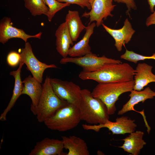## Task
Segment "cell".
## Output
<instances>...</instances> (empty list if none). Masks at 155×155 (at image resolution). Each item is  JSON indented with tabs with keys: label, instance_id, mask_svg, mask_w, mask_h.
Returning <instances> with one entry per match:
<instances>
[{
	"label": "cell",
	"instance_id": "6da1fadb",
	"mask_svg": "<svg viewBox=\"0 0 155 155\" xmlns=\"http://www.w3.org/2000/svg\"><path fill=\"white\" fill-rule=\"evenodd\" d=\"M135 71L127 63H108L92 72L81 71L79 78L83 80H90L98 83L126 82L133 80Z\"/></svg>",
	"mask_w": 155,
	"mask_h": 155
},
{
	"label": "cell",
	"instance_id": "7a4b0ae2",
	"mask_svg": "<svg viewBox=\"0 0 155 155\" xmlns=\"http://www.w3.org/2000/svg\"><path fill=\"white\" fill-rule=\"evenodd\" d=\"M81 120L91 125L104 124L109 120L107 107L100 99L94 97L88 89H82L78 105Z\"/></svg>",
	"mask_w": 155,
	"mask_h": 155
},
{
	"label": "cell",
	"instance_id": "3957f363",
	"mask_svg": "<svg viewBox=\"0 0 155 155\" xmlns=\"http://www.w3.org/2000/svg\"><path fill=\"white\" fill-rule=\"evenodd\" d=\"M50 79L49 77L46 76L42 85L43 91L38 105L35 106L31 105V111L40 123H44L57 110L68 103L57 96L51 85Z\"/></svg>",
	"mask_w": 155,
	"mask_h": 155
},
{
	"label": "cell",
	"instance_id": "277c9868",
	"mask_svg": "<svg viewBox=\"0 0 155 155\" xmlns=\"http://www.w3.org/2000/svg\"><path fill=\"white\" fill-rule=\"evenodd\" d=\"M135 85L134 80L120 83H98L93 89L92 94L100 99L106 106L109 115L114 114L116 109L115 104L122 94L131 92Z\"/></svg>",
	"mask_w": 155,
	"mask_h": 155
},
{
	"label": "cell",
	"instance_id": "5b68a950",
	"mask_svg": "<svg viewBox=\"0 0 155 155\" xmlns=\"http://www.w3.org/2000/svg\"><path fill=\"white\" fill-rule=\"evenodd\" d=\"M81 121L78 107L68 103L44 123L49 129L63 132L76 127Z\"/></svg>",
	"mask_w": 155,
	"mask_h": 155
},
{
	"label": "cell",
	"instance_id": "8992f818",
	"mask_svg": "<svg viewBox=\"0 0 155 155\" xmlns=\"http://www.w3.org/2000/svg\"><path fill=\"white\" fill-rule=\"evenodd\" d=\"M60 63L61 64L73 63L82 67L83 71L91 72L98 70L106 63H119L122 62L120 60L109 58L104 55L98 57L92 53L80 57L63 58Z\"/></svg>",
	"mask_w": 155,
	"mask_h": 155
},
{
	"label": "cell",
	"instance_id": "52a82bcc",
	"mask_svg": "<svg viewBox=\"0 0 155 155\" xmlns=\"http://www.w3.org/2000/svg\"><path fill=\"white\" fill-rule=\"evenodd\" d=\"M53 90L61 100L78 106L81 98L80 87L71 82L56 78L50 79Z\"/></svg>",
	"mask_w": 155,
	"mask_h": 155
},
{
	"label": "cell",
	"instance_id": "ba28073f",
	"mask_svg": "<svg viewBox=\"0 0 155 155\" xmlns=\"http://www.w3.org/2000/svg\"><path fill=\"white\" fill-rule=\"evenodd\" d=\"M113 0H89L91 9L89 11L85 12L82 17L89 18L90 24L96 22V26L99 27L103 23L104 20L108 17H113L111 12L116 5L113 4Z\"/></svg>",
	"mask_w": 155,
	"mask_h": 155
},
{
	"label": "cell",
	"instance_id": "9c48e42d",
	"mask_svg": "<svg viewBox=\"0 0 155 155\" xmlns=\"http://www.w3.org/2000/svg\"><path fill=\"white\" fill-rule=\"evenodd\" d=\"M20 54V61L27 66V69L32 73L33 76L42 83L43 74L44 71L49 68H58L55 65H47L39 61L34 55L31 45L29 42H26Z\"/></svg>",
	"mask_w": 155,
	"mask_h": 155
},
{
	"label": "cell",
	"instance_id": "30bf717a",
	"mask_svg": "<svg viewBox=\"0 0 155 155\" xmlns=\"http://www.w3.org/2000/svg\"><path fill=\"white\" fill-rule=\"evenodd\" d=\"M135 120H132L127 116L117 117L115 122L109 120L104 124L90 125L83 124L82 127L85 130H92L98 132L103 128H106L111 131L113 135L124 134L131 133L135 131L137 127L135 123Z\"/></svg>",
	"mask_w": 155,
	"mask_h": 155
},
{
	"label": "cell",
	"instance_id": "8fae6325",
	"mask_svg": "<svg viewBox=\"0 0 155 155\" xmlns=\"http://www.w3.org/2000/svg\"><path fill=\"white\" fill-rule=\"evenodd\" d=\"M42 33L40 32L33 35L26 34L22 29L17 28L12 25L11 18L4 17L0 23V42L5 44L10 39L13 38H20L26 42L30 38L40 39Z\"/></svg>",
	"mask_w": 155,
	"mask_h": 155
},
{
	"label": "cell",
	"instance_id": "7c38bea8",
	"mask_svg": "<svg viewBox=\"0 0 155 155\" xmlns=\"http://www.w3.org/2000/svg\"><path fill=\"white\" fill-rule=\"evenodd\" d=\"M63 145L62 140L46 137L36 143L29 155H66L63 152Z\"/></svg>",
	"mask_w": 155,
	"mask_h": 155
},
{
	"label": "cell",
	"instance_id": "4fadbf2b",
	"mask_svg": "<svg viewBox=\"0 0 155 155\" xmlns=\"http://www.w3.org/2000/svg\"><path fill=\"white\" fill-rule=\"evenodd\" d=\"M105 31L110 34L115 41V46L118 51H121L122 46L127 44L131 40L135 32L127 18L124 22L123 27L119 29L111 28L103 23L102 25Z\"/></svg>",
	"mask_w": 155,
	"mask_h": 155
},
{
	"label": "cell",
	"instance_id": "5bb4252c",
	"mask_svg": "<svg viewBox=\"0 0 155 155\" xmlns=\"http://www.w3.org/2000/svg\"><path fill=\"white\" fill-rule=\"evenodd\" d=\"M56 49L58 52L65 58L68 55L70 45H73L71 38L65 22L61 24L56 31Z\"/></svg>",
	"mask_w": 155,
	"mask_h": 155
},
{
	"label": "cell",
	"instance_id": "9a60e30c",
	"mask_svg": "<svg viewBox=\"0 0 155 155\" xmlns=\"http://www.w3.org/2000/svg\"><path fill=\"white\" fill-rule=\"evenodd\" d=\"M152 66L144 63L137 64L135 69L133 90L141 91L149 83L155 82V75L152 72Z\"/></svg>",
	"mask_w": 155,
	"mask_h": 155
},
{
	"label": "cell",
	"instance_id": "2e32d148",
	"mask_svg": "<svg viewBox=\"0 0 155 155\" xmlns=\"http://www.w3.org/2000/svg\"><path fill=\"white\" fill-rule=\"evenodd\" d=\"M96 26L94 22L88 24L82 39L70 48L68 55L71 57H78L92 53L91 48L89 44V40Z\"/></svg>",
	"mask_w": 155,
	"mask_h": 155
},
{
	"label": "cell",
	"instance_id": "e0dca14e",
	"mask_svg": "<svg viewBox=\"0 0 155 155\" xmlns=\"http://www.w3.org/2000/svg\"><path fill=\"white\" fill-rule=\"evenodd\" d=\"M130 92L129 95L130 97L129 100L123 106L121 109L118 111V115H123L130 111H135L134 108L135 105L140 102L144 103L146 100L153 99L155 97V92L152 90L149 87L142 90L138 91L133 90Z\"/></svg>",
	"mask_w": 155,
	"mask_h": 155
},
{
	"label": "cell",
	"instance_id": "ac0fdd59",
	"mask_svg": "<svg viewBox=\"0 0 155 155\" xmlns=\"http://www.w3.org/2000/svg\"><path fill=\"white\" fill-rule=\"evenodd\" d=\"M24 63L21 61L20 63L18 69L16 71H11L10 75L14 78L15 82L13 94L11 99L6 108L0 116V120L4 121L6 120V116L15 104L17 100L22 94L24 85L21 78V70Z\"/></svg>",
	"mask_w": 155,
	"mask_h": 155
},
{
	"label": "cell",
	"instance_id": "d6986e66",
	"mask_svg": "<svg viewBox=\"0 0 155 155\" xmlns=\"http://www.w3.org/2000/svg\"><path fill=\"white\" fill-rule=\"evenodd\" d=\"M144 135V132L140 131L131 133L128 136L121 140L124 142L122 146L119 147L131 155H138L140 154L141 150L146 144L143 139Z\"/></svg>",
	"mask_w": 155,
	"mask_h": 155
},
{
	"label": "cell",
	"instance_id": "ffe728a7",
	"mask_svg": "<svg viewBox=\"0 0 155 155\" xmlns=\"http://www.w3.org/2000/svg\"><path fill=\"white\" fill-rule=\"evenodd\" d=\"M64 148L68 150L66 155H89L86 142L75 135L62 137Z\"/></svg>",
	"mask_w": 155,
	"mask_h": 155
},
{
	"label": "cell",
	"instance_id": "44dd1931",
	"mask_svg": "<svg viewBox=\"0 0 155 155\" xmlns=\"http://www.w3.org/2000/svg\"><path fill=\"white\" fill-rule=\"evenodd\" d=\"M22 82L24 86L22 94L29 96L32 100L31 105L36 106L38 104L43 91L41 83L31 75L26 78Z\"/></svg>",
	"mask_w": 155,
	"mask_h": 155
},
{
	"label": "cell",
	"instance_id": "7402d4cb",
	"mask_svg": "<svg viewBox=\"0 0 155 155\" xmlns=\"http://www.w3.org/2000/svg\"><path fill=\"white\" fill-rule=\"evenodd\" d=\"M65 22L73 41H76L81 33L86 28L81 21L78 11L69 10L66 16Z\"/></svg>",
	"mask_w": 155,
	"mask_h": 155
},
{
	"label": "cell",
	"instance_id": "603a6c76",
	"mask_svg": "<svg viewBox=\"0 0 155 155\" xmlns=\"http://www.w3.org/2000/svg\"><path fill=\"white\" fill-rule=\"evenodd\" d=\"M25 7L33 16L42 14L47 16L49 12L48 7L43 0H24Z\"/></svg>",
	"mask_w": 155,
	"mask_h": 155
},
{
	"label": "cell",
	"instance_id": "cb8c5ba5",
	"mask_svg": "<svg viewBox=\"0 0 155 155\" xmlns=\"http://www.w3.org/2000/svg\"><path fill=\"white\" fill-rule=\"evenodd\" d=\"M49 8L48 14L47 16L49 22L52 20L55 14L63 8L69 6L70 4L62 3L57 0H43Z\"/></svg>",
	"mask_w": 155,
	"mask_h": 155
},
{
	"label": "cell",
	"instance_id": "d4e9b609",
	"mask_svg": "<svg viewBox=\"0 0 155 155\" xmlns=\"http://www.w3.org/2000/svg\"><path fill=\"white\" fill-rule=\"evenodd\" d=\"M120 58L136 64L139 61L150 59L155 60V53L151 56H143L135 53L132 51L126 50L125 53L121 56Z\"/></svg>",
	"mask_w": 155,
	"mask_h": 155
},
{
	"label": "cell",
	"instance_id": "484cf974",
	"mask_svg": "<svg viewBox=\"0 0 155 155\" xmlns=\"http://www.w3.org/2000/svg\"><path fill=\"white\" fill-rule=\"evenodd\" d=\"M21 60L20 54L14 51L9 52L7 57V61L10 66L15 67L20 63Z\"/></svg>",
	"mask_w": 155,
	"mask_h": 155
},
{
	"label": "cell",
	"instance_id": "4316f807",
	"mask_svg": "<svg viewBox=\"0 0 155 155\" xmlns=\"http://www.w3.org/2000/svg\"><path fill=\"white\" fill-rule=\"evenodd\" d=\"M60 2H65L71 4L78 5L82 8H87L88 9H91L89 0H57Z\"/></svg>",
	"mask_w": 155,
	"mask_h": 155
},
{
	"label": "cell",
	"instance_id": "83f0119b",
	"mask_svg": "<svg viewBox=\"0 0 155 155\" xmlns=\"http://www.w3.org/2000/svg\"><path fill=\"white\" fill-rule=\"evenodd\" d=\"M113 1L118 3H121L125 4L127 8V13L129 15V12L131 9L135 10L137 6L134 0H113Z\"/></svg>",
	"mask_w": 155,
	"mask_h": 155
},
{
	"label": "cell",
	"instance_id": "f1b7e54d",
	"mask_svg": "<svg viewBox=\"0 0 155 155\" xmlns=\"http://www.w3.org/2000/svg\"><path fill=\"white\" fill-rule=\"evenodd\" d=\"M146 24L147 26L155 24V11L146 19Z\"/></svg>",
	"mask_w": 155,
	"mask_h": 155
},
{
	"label": "cell",
	"instance_id": "f546056e",
	"mask_svg": "<svg viewBox=\"0 0 155 155\" xmlns=\"http://www.w3.org/2000/svg\"><path fill=\"white\" fill-rule=\"evenodd\" d=\"M151 11L153 13L154 11V8L155 6V0H148Z\"/></svg>",
	"mask_w": 155,
	"mask_h": 155
}]
</instances>
